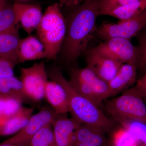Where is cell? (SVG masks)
Wrapping results in <instances>:
<instances>
[{
    "instance_id": "21",
    "label": "cell",
    "mask_w": 146,
    "mask_h": 146,
    "mask_svg": "<svg viewBox=\"0 0 146 146\" xmlns=\"http://www.w3.org/2000/svg\"><path fill=\"white\" fill-rule=\"evenodd\" d=\"M18 24L13 5H11L7 3L0 9V34L18 28Z\"/></svg>"
},
{
    "instance_id": "2",
    "label": "cell",
    "mask_w": 146,
    "mask_h": 146,
    "mask_svg": "<svg viewBox=\"0 0 146 146\" xmlns=\"http://www.w3.org/2000/svg\"><path fill=\"white\" fill-rule=\"evenodd\" d=\"M51 80L60 84L65 89L69 99L70 113L72 118L80 124L102 129L105 131L114 127V123L107 117L99 106L76 91L59 69L52 67L47 71Z\"/></svg>"
},
{
    "instance_id": "19",
    "label": "cell",
    "mask_w": 146,
    "mask_h": 146,
    "mask_svg": "<svg viewBox=\"0 0 146 146\" xmlns=\"http://www.w3.org/2000/svg\"><path fill=\"white\" fill-rule=\"evenodd\" d=\"M0 97L13 98L23 102L28 99L21 80L14 76L0 78Z\"/></svg>"
},
{
    "instance_id": "4",
    "label": "cell",
    "mask_w": 146,
    "mask_h": 146,
    "mask_svg": "<svg viewBox=\"0 0 146 146\" xmlns=\"http://www.w3.org/2000/svg\"><path fill=\"white\" fill-rule=\"evenodd\" d=\"M104 108L117 121L133 120L146 124V104L143 99L127 90L119 96L106 101Z\"/></svg>"
},
{
    "instance_id": "38",
    "label": "cell",
    "mask_w": 146,
    "mask_h": 146,
    "mask_svg": "<svg viewBox=\"0 0 146 146\" xmlns=\"http://www.w3.org/2000/svg\"><path fill=\"white\" fill-rule=\"evenodd\" d=\"M21 1H24V0H21Z\"/></svg>"
},
{
    "instance_id": "20",
    "label": "cell",
    "mask_w": 146,
    "mask_h": 146,
    "mask_svg": "<svg viewBox=\"0 0 146 146\" xmlns=\"http://www.w3.org/2000/svg\"><path fill=\"white\" fill-rule=\"evenodd\" d=\"M146 9V0H141L108 11L104 15L115 17L120 21L135 17Z\"/></svg>"
},
{
    "instance_id": "34",
    "label": "cell",
    "mask_w": 146,
    "mask_h": 146,
    "mask_svg": "<svg viewBox=\"0 0 146 146\" xmlns=\"http://www.w3.org/2000/svg\"><path fill=\"white\" fill-rule=\"evenodd\" d=\"M7 2V0H0V3H5Z\"/></svg>"
},
{
    "instance_id": "5",
    "label": "cell",
    "mask_w": 146,
    "mask_h": 146,
    "mask_svg": "<svg viewBox=\"0 0 146 146\" xmlns=\"http://www.w3.org/2000/svg\"><path fill=\"white\" fill-rule=\"evenodd\" d=\"M146 27V9L138 15L117 23H104L98 27L96 35L105 41L115 37L130 40Z\"/></svg>"
},
{
    "instance_id": "26",
    "label": "cell",
    "mask_w": 146,
    "mask_h": 146,
    "mask_svg": "<svg viewBox=\"0 0 146 146\" xmlns=\"http://www.w3.org/2000/svg\"><path fill=\"white\" fill-rule=\"evenodd\" d=\"M143 32L140 33L138 38V44L137 46L138 51L137 69L143 72H146V27Z\"/></svg>"
},
{
    "instance_id": "7",
    "label": "cell",
    "mask_w": 146,
    "mask_h": 146,
    "mask_svg": "<svg viewBox=\"0 0 146 146\" xmlns=\"http://www.w3.org/2000/svg\"><path fill=\"white\" fill-rule=\"evenodd\" d=\"M21 80L28 99L39 102L44 98L48 75L44 62L35 63L31 67L21 69Z\"/></svg>"
},
{
    "instance_id": "37",
    "label": "cell",
    "mask_w": 146,
    "mask_h": 146,
    "mask_svg": "<svg viewBox=\"0 0 146 146\" xmlns=\"http://www.w3.org/2000/svg\"><path fill=\"white\" fill-rule=\"evenodd\" d=\"M88 1V0H82V1Z\"/></svg>"
},
{
    "instance_id": "35",
    "label": "cell",
    "mask_w": 146,
    "mask_h": 146,
    "mask_svg": "<svg viewBox=\"0 0 146 146\" xmlns=\"http://www.w3.org/2000/svg\"><path fill=\"white\" fill-rule=\"evenodd\" d=\"M143 100H144V102H145V104H146V97H145V98H144Z\"/></svg>"
},
{
    "instance_id": "17",
    "label": "cell",
    "mask_w": 146,
    "mask_h": 146,
    "mask_svg": "<svg viewBox=\"0 0 146 146\" xmlns=\"http://www.w3.org/2000/svg\"><path fill=\"white\" fill-rule=\"evenodd\" d=\"M34 108L23 107L16 115L0 123V136L16 134L26 125L32 115Z\"/></svg>"
},
{
    "instance_id": "1",
    "label": "cell",
    "mask_w": 146,
    "mask_h": 146,
    "mask_svg": "<svg viewBox=\"0 0 146 146\" xmlns=\"http://www.w3.org/2000/svg\"><path fill=\"white\" fill-rule=\"evenodd\" d=\"M100 0L84 1L70 14L67 30L60 51L68 61L76 60L86 51L91 39L96 34V22L99 16Z\"/></svg>"
},
{
    "instance_id": "18",
    "label": "cell",
    "mask_w": 146,
    "mask_h": 146,
    "mask_svg": "<svg viewBox=\"0 0 146 146\" xmlns=\"http://www.w3.org/2000/svg\"><path fill=\"white\" fill-rule=\"evenodd\" d=\"M21 39L18 28L0 34V57L17 64Z\"/></svg>"
},
{
    "instance_id": "25",
    "label": "cell",
    "mask_w": 146,
    "mask_h": 146,
    "mask_svg": "<svg viewBox=\"0 0 146 146\" xmlns=\"http://www.w3.org/2000/svg\"><path fill=\"white\" fill-rule=\"evenodd\" d=\"M139 143L131 133L122 127L113 133L111 143L112 146H134Z\"/></svg>"
},
{
    "instance_id": "12",
    "label": "cell",
    "mask_w": 146,
    "mask_h": 146,
    "mask_svg": "<svg viewBox=\"0 0 146 146\" xmlns=\"http://www.w3.org/2000/svg\"><path fill=\"white\" fill-rule=\"evenodd\" d=\"M137 73L136 64H122L115 76L108 82L110 97L116 96L133 84L136 80Z\"/></svg>"
},
{
    "instance_id": "22",
    "label": "cell",
    "mask_w": 146,
    "mask_h": 146,
    "mask_svg": "<svg viewBox=\"0 0 146 146\" xmlns=\"http://www.w3.org/2000/svg\"><path fill=\"white\" fill-rule=\"evenodd\" d=\"M23 103L16 99L0 97V123L18 113L23 107Z\"/></svg>"
},
{
    "instance_id": "30",
    "label": "cell",
    "mask_w": 146,
    "mask_h": 146,
    "mask_svg": "<svg viewBox=\"0 0 146 146\" xmlns=\"http://www.w3.org/2000/svg\"><path fill=\"white\" fill-rule=\"evenodd\" d=\"M82 0H60V5L73 7L78 5Z\"/></svg>"
},
{
    "instance_id": "3",
    "label": "cell",
    "mask_w": 146,
    "mask_h": 146,
    "mask_svg": "<svg viewBox=\"0 0 146 146\" xmlns=\"http://www.w3.org/2000/svg\"><path fill=\"white\" fill-rule=\"evenodd\" d=\"M59 4L49 6L36 28L38 39L44 47L46 58L54 59L60 52L67 30V23Z\"/></svg>"
},
{
    "instance_id": "6",
    "label": "cell",
    "mask_w": 146,
    "mask_h": 146,
    "mask_svg": "<svg viewBox=\"0 0 146 146\" xmlns=\"http://www.w3.org/2000/svg\"><path fill=\"white\" fill-rule=\"evenodd\" d=\"M93 49L101 55L122 64H137L138 49L129 39L111 38L104 41Z\"/></svg>"
},
{
    "instance_id": "10",
    "label": "cell",
    "mask_w": 146,
    "mask_h": 146,
    "mask_svg": "<svg viewBox=\"0 0 146 146\" xmlns=\"http://www.w3.org/2000/svg\"><path fill=\"white\" fill-rule=\"evenodd\" d=\"M18 23L30 34L36 29L40 23L43 13L39 6L16 2L13 4Z\"/></svg>"
},
{
    "instance_id": "11",
    "label": "cell",
    "mask_w": 146,
    "mask_h": 146,
    "mask_svg": "<svg viewBox=\"0 0 146 146\" xmlns=\"http://www.w3.org/2000/svg\"><path fill=\"white\" fill-rule=\"evenodd\" d=\"M80 124L66 115H60L52 124L55 146H73L76 129Z\"/></svg>"
},
{
    "instance_id": "14",
    "label": "cell",
    "mask_w": 146,
    "mask_h": 146,
    "mask_svg": "<svg viewBox=\"0 0 146 146\" xmlns=\"http://www.w3.org/2000/svg\"><path fill=\"white\" fill-rule=\"evenodd\" d=\"M104 132L100 128L80 124L75 132L73 146H103Z\"/></svg>"
},
{
    "instance_id": "27",
    "label": "cell",
    "mask_w": 146,
    "mask_h": 146,
    "mask_svg": "<svg viewBox=\"0 0 146 146\" xmlns=\"http://www.w3.org/2000/svg\"><path fill=\"white\" fill-rule=\"evenodd\" d=\"M141 0H100L99 15H104L110 11Z\"/></svg>"
},
{
    "instance_id": "32",
    "label": "cell",
    "mask_w": 146,
    "mask_h": 146,
    "mask_svg": "<svg viewBox=\"0 0 146 146\" xmlns=\"http://www.w3.org/2000/svg\"><path fill=\"white\" fill-rule=\"evenodd\" d=\"M6 3L7 2L5 3H0V9H1L3 7Z\"/></svg>"
},
{
    "instance_id": "36",
    "label": "cell",
    "mask_w": 146,
    "mask_h": 146,
    "mask_svg": "<svg viewBox=\"0 0 146 146\" xmlns=\"http://www.w3.org/2000/svg\"><path fill=\"white\" fill-rule=\"evenodd\" d=\"M140 146H146L145 145H144V144H142V143H140Z\"/></svg>"
},
{
    "instance_id": "9",
    "label": "cell",
    "mask_w": 146,
    "mask_h": 146,
    "mask_svg": "<svg viewBox=\"0 0 146 146\" xmlns=\"http://www.w3.org/2000/svg\"><path fill=\"white\" fill-rule=\"evenodd\" d=\"M86 66L107 82L113 78L123 64L101 55L93 49L86 52Z\"/></svg>"
},
{
    "instance_id": "33",
    "label": "cell",
    "mask_w": 146,
    "mask_h": 146,
    "mask_svg": "<svg viewBox=\"0 0 146 146\" xmlns=\"http://www.w3.org/2000/svg\"><path fill=\"white\" fill-rule=\"evenodd\" d=\"M103 146H112V145H111V143H105L104 145Z\"/></svg>"
},
{
    "instance_id": "28",
    "label": "cell",
    "mask_w": 146,
    "mask_h": 146,
    "mask_svg": "<svg viewBox=\"0 0 146 146\" xmlns=\"http://www.w3.org/2000/svg\"><path fill=\"white\" fill-rule=\"evenodd\" d=\"M131 94L143 99L146 97V72L136 81L132 88L127 90Z\"/></svg>"
},
{
    "instance_id": "31",
    "label": "cell",
    "mask_w": 146,
    "mask_h": 146,
    "mask_svg": "<svg viewBox=\"0 0 146 146\" xmlns=\"http://www.w3.org/2000/svg\"><path fill=\"white\" fill-rule=\"evenodd\" d=\"M0 146H29V145L16 143L11 137L7 140L0 143Z\"/></svg>"
},
{
    "instance_id": "24",
    "label": "cell",
    "mask_w": 146,
    "mask_h": 146,
    "mask_svg": "<svg viewBox=\"0 0 146 146\" xmlns=\"http://www.w3.org/2000/svg\"><path fill=\"white\" fill-rule=\"evenodd\" d=\"M29 146H55L52 125L44 127L32 136Z\"/></svg>"
},
{
    "instance_id": "8",
    "label": "cell",
    "mask_w": 146,
    "mask_h": 146,
    "mask_svg": "<svg viewBox=\"0 0 146 146\" xmlns=\"http://www.w3.org/2000/svg\"><path fill=\"white\" fill-rule=\"evenodd\" d=\"M60 115L51 106L43 107L38 113L32 115L26 125L11 138L18 143L29 145L31 139L36 132L46 126L52 125Z\"/></svg>"
},
{
    "instance_id": "13",
    "label": "cell",
    "mask_w": 146,
    "mask_h": 146,
    "mask_svg": "<svg viewBox=\"0 0 146 146\" xmlns=\"http://www.w3.org/2000/svg\"><path fill=\"white\" fill-rule=\"evenodd\" d=\"M44 98L58 114L66 115L70 112L67 92L56 82L48 80L45 88Z\"/></svg>"
},
{
    "instance_id": "23",
    "label": "cell",
    "mask_w": 146,
    "mask_h": 146,
    "mask_svg": "<svg viewBox=\"0 0 146 146\" xmlns=\"http://www.w3.org/2000/svg\"><path fill=\"white\" fill-rule=\"evenodd\" d=\"M122 127L125 129L141 143L146 146V124L133 120L118 121Z\"/></svg>"
},
{
    "instance_id": "16",
    "label": "cell",
    "mask_w": 146,
    "mask_h": 146,
    "mask_svg": "<svg viewBox=\"0 0 146 146\" xmlns=\"http://www.w3.org/2000/svg\"><path fill=\"white\" fill-rule=\"evenodd\" d=\"M46 58L44 45L33 35L21 39L18 53V63Z\"/></svg>"
},
{
    "instance_id": "29",
    "label": "cell",
    "mask_w": 146,
    "mask_h": 146,
    "mask_svg": "<svg viewBox=\"0 0 146 146\" xmlns=\"http://www.w3.org/2000/svg\"><path fill=\"white\" fill-rule=\"evenodd\" d=\"M16 65L10 60L0 57V78L13 76Z\"/></svg>"
},
{
    "instance_id": "15",
    "label": "cell",
    "mask_w": 146,
    "mask_h": 146,
    "mask_svg": "<svg viewBox=\"0 0 146 146\" xmlns=\"http://www.w3.org/2000/svg\"><path fill=\"white\" fill-rule=\"evenodd\" d=\"M71 71L91 87L101 102L110 98L108 82L100 78L89 67L75 68Z\"/></svg>"
}]
</instances>
